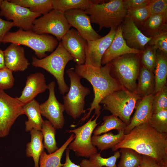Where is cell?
I'll use <instances>...</instances> for the list:
<instances>
[{"label": "cell", "instance_id": "1", "mask_svg": "<svg viewBox=\"0 0 167 167\" xmlns=\"http://www.w3.org/2000/svg\"><path fill=\"white\" fill-rule=\"evenodd\" d=\"M130 148L152 158L162 167H167V134L159 132L148 122L134 127L112 149Z\"/></svg>", "mask_w": 167, "mask_h": 167}, {"label": "cell", "instance_id": "2", "mask_svg": "<svg viewBox=\"0 0 167 167\" xmlns=\"http://www.w3.org/2000/svg\"><path fill=\"white\" fill-rule=\"evenodd\" d=\"M74 69L81 78H84L90 83L93 87L94 96L90 107L85 109L86 111L88 110V112L79 122L88 119L93 110H95V115H100L101 101L114 92L124 88L110 74L109 63L99 68L85 64H76Z\"/></svg>", "mask_w": 167, "mask_h": 167}, {"label": "cell", "instance_id": "3", "mask_svg": "<svg viewBox=\"0 0 167 167\" xmlns=\"http://www.w3.org/2000/svg\"><path fill=\"white\" fill-rule=\"evenodd\" d=\"M89 16L91 23L97 24L100 31L103 28H117L126 16L122 0H111L91 5L84 11Z\"/></svg>", "mask_w": 167, "mask_h": 167}, {"label": "cell", "instance_id": "4", "mask_svg": "<svg viewBox=\"0 0 167 167\" xmlns=\"http://www.w3.org/2000/svg\"><path fill=\"white\" fill-rule=\"evenodd\" d=\"M15 43L28 46L35 52L38 59L46 57V52H52L57 47V39L48 34H38L32 31H26L19 28L17 31L8 32L2 42Z\"/></svg>", "mask_w": 167, "mask_h": 167}, {"label": "cell", "instance_id": "5", "mask_svg": "<svg viewBox=\"0 0 167 167\" xmlns=\"http://www.w3.org/2000/svg\"><path fill=\"white\" fill-rule=\"evenodd\" d=\"M139 54H125L109 63L111 75L124 88L135 93L141 66Z\"/></svg>", "mask_w": 167, "mask_h": 167}, {"label": "cell", "instance_id": "6", "mask_svg": "<svg viewBox=\"0 0 167 167\" xmlns=\"http://www.w3.org/2000/svg\"><path fill=\"white\" fill-rule=\"evenodd\" d=\"M72 60L73 57L60 42L49 55L41 59L33 57L32 65L43 68L52 75L57 80L60 94L64 95L69 89L64 79L65 69L68 62Z\"/></svg>", "mask_w": 167, "mask_h": 167}, {"label": "cell", "instance_id": "7", "mask_svg": "<svg viewBox=\"0 0 167 167\" xmlns=\"http://www.w3.org/2000/svg\"><path fill=\"white\" fill-rule=\"evenodd\" d=\"M142 98L136 93L123 88L107 96L100 104H104L105 109L118 117L127 125L138 101Z\"/></svg>", "mask_w": 167, "mask_h": 167}, {"label": "cell", "instance_id": "8", "mask_svg": "<svg viewBox=\"0 0 167 167\" xmlns=\"http://www.w3.org/2000/svg\"><path fill=\"white\" fill-rule=\"evenodd\" d=\"M70 80V85L68 93L63 95L65 111L74 119L79 118L85 113V97L90 93V88L82 85L81 78L75 72L74 68H71L66 71Z\"/></svg>", "mask_w": 167, "mask_h": 167}, {"label": "cell", "instance_id": "9", "mask_svg": "<svg viewBox=\"0 0 167 167\" xmlns=\"http://www.w3.org/2000/svg\"><path fill=\"white\" fill-rule=\"evenodd\" d=\"M95 114L85 124L76 129L66 131L68 133L74 134L75 138L68 145V148L74 151L76 156L89 158L97 153V149L91 142L92 135L99 123L97 120L100 115L96 116L93 120Z\"/></svg>", "mask_w": 167, "mask_h": 167}, {"label": "cell", "instance_id": "10", "mask_svg": "<svg viewBox=\"0 0 167 167\" xmlns=\"http://www.w3.org/2000/svg\"><path fill=\"white\" fill-rule=\"evenodd\" d=\"M71 27L63 13L53 9L35 19L32 31L38 34H51L60 41Z\"/></svg>", "mask_w": 167, "mask_h": 167}, {"label": "cell", "instance_id": "11", "mask_svg": "<svg viewBox=\"0 0 167 167\" xmlns=\"http://www.w3.org/2000/svg\"><path fill=\"white\" fill-rule=\"evenodd\" d=\"M24 104L0 89V137L7 136L17 118L24 114Z\"/></svg>", "mask_w": 167, "mask_h": 167}, {"label": "cell", "instance_id": "12", "mask_svg": "<svg viewBox=\"0 0 167 167\" xmlns=\"http://www.w3.org/2000/svg\"><path fill=\"white\" fill-rule=\"evenodd\" d=\"M0 9L1 16L12 20L14 26L26 31H32L34 21L41 15L7 0H2Z\"/></svg>", "mask_w": 167, "mask_h": 167}, {"label": "cell", "instance_id": "13", "mask_svg": "<svg viewBox=\"0 0 167 167\" xmlns=\"http://www.w3.org/2000/svg\"><path fill=\"white\" fill-rule=\"evenodd\" d=\"M55 82L52 81L47 85L49 94L47 100L40 105L41 115L45 117L56 129L64 126L65 119L63 115L65 111L63 104L57 100L55 93Z\"/></svg>", "mask_w": 167, "mask_h": 167}, {"label": "cell", "instance_id": "14", "mask_svg": "<svg viewBox=\"0 0 167 167\" xmlns=\"http://www.w3.org/2000/svg\"><path fill=\"white\" fill-rule=\"evenodd\" d=\"M117 29L111 28L104 36L93 41H87L84 64L97 68L102 66V57L113 39Z\"/></svg>", "mask_w": 167, "mask_h": 167}, {"label": "cell", "instance_id": "15", "mask_svg": "<svg viewBox=\"0 0 167 167\" xmlns=\"http://www.w3.org/2000/svg\"><path fill=\"white\" fill-rule=\"evenodd\" d=\"M68 22L75 28L79 34L86 41H93L102 36L93 28L89 16L84 11L75 9L64 13Z\"/></svg>", "mask_w": 167, "mask_h": 167}, {"label": "cell", "instance_id": "16", "mask_svg": "<svg viewBox=\"0 0 167 167\" xmlns=\"http://www.w3.org/2000/svg\"><path fill=\"white\" fill-rule=\"evenodd\" d=\"M64 49L69 53L77 65L84 64L87 41L74 28L70 29L60 41Z\"/></svg>", "mask_w": 167, "mask_h": 167}, {"label": "cell", "instance_id": "17", "mask_svg": "<svg viewBox=\"0 0 167 167\" xmlns=\"http://www.w3.org/2000/svg\"><path fill=\"white\" fill-rule=\"evenodd\" d=\"M121 25L122 36L126 45L131 48L143 51L151 38L145 36L127 16Z\"/></svg>", "mask_w": 167, "mask_h": 167}, {"label": "cell", "instance_id": "18", "mask_svg": "<svg viewBox=\"0 0 167 167\" xmlns=\"http://www.w3.org/2000/svg\"><path fill=\"white\" fill-rule=\"evenodd\" d=\"M47 89V85L44 75L40 72L31 74L27 77L21 95L16 98L24 105L34 99L38 94L44 92Z\"/></svg>", "mask_w": 167, "mask_h": 167}, {"label": "cell", "instance_id": "19", "mask_svg": "<svg viewBox=\"0 0 167 167\" xmlns=\"http://www.w3.org/2000/svg\"><path fill=\"white\" fill-rule=\"evenodd\" d=\"M121 25L117 28L113 39L102 57L101 65L107 64L122 55L129 54H139L142 51L131 48L126 45L122 36Z\"/></svg>", "mask_w": 167, "mask_h": 167}, {"label": "cell", "instance_id": "20", "mask_svg": "<svg viewBox=\"0 0 167 167\" xmlns=\"http://www.w3.org/2000/svg\"><path fill=\"white\" fill-rule=\"evenodd\" d=\"M3 51L6 67L13 71H24L30 64L25 57L23 47L11 43Z\"/></svg>", "mask_w": 167, "mask_h": 167}, {"label": "cell", "instance_id": "21", "mask_svg": "<svg viewBox=\"0 0 167 167\" xmlns=\"http://www.w3.org/2000/svg\"><path fill=\"white\" fill-rule=\"evenodd\" d=\"M153 96V94H151L144 96L137 102L134 114L124 131L125 134L128 133L136 126L148 122L152 114Z\"/></svg>", "mask_w": 167, "mask_h": 167}, {"label": "cell", "instance_id": "22", "mask_svg": "<svg viewBox=\"0 0 167 167\" xmlns=\"http://www.w3.org/2000/svg\"><path fill=\"white\" fill-rule=\"evenodd\" d=\"M140 30L146 37L152 38L167 32V13L150 16Z\"/></svg>", "mask_w": 167, "mask_h": 167}, {"label": "cell", "instance_id": "23", "mask_svg": "<svg viewBox=\"0 0 167 167\" xmlns=\"http://www.w3.org/2000/svg\"><path fill=\"white\" fill-rule=\"evenodd\" d=\"M23 112L28 118L25 122V131H30L32 129L41 131L44 120L41 117L39 102L34 99L24 104Z\"/></svg>", "mask_w": 167, "mask_h": 167}, {"label": "cell", "instance_id": "24", "mask_svg": "<svg viewBox=\"0 0 167 167\" xmlns=\"http://www.w3.org/2000/svg\"><path fill=\"white\" fill-rule=\"evenodd\" d=\"M137 79L136 93L142 98L154 94L155 81L153 72L141 65Z\"/></svg>", "mask_w": 167, "mask_h": 167}, {"label": "cell", "instance_id": "25", "mask_svg": "<svg viewBox=\"0 0 167 167\" xmlns=\"http://www.w3.org/2000/svg\"><path fill=\"white\" fill-rule=\"evenodd\" d=\"M30 132L31 141L26 144V155L28 157L32 158L34 167H39L40 155L44 149L42 134L41 131L35 129H32Z\"/></svg>", "mask_w": 167, "mask_h": 167}, {"label": "cell", "instance_id": "26", "mask_svg": "<svg viewBox=\"0 0 167 167\" xmlns=\"http://www.w3.org/2000/svg\"><path fill=\"white\" fill-rule=\"evenodd\" d=\"M75 138L72 133L62 146L54 153L47 154L44 151L41 153L39 161V167H60L63 164L61 163L63 154L70 143Z\"/></svg>", "mask_w": 167, "mask_h": 167}, {"label": "cell", "instance_id": "27", "mask_svg": "<svg viewBox=\"0 0 167 167\" xmlns=\"http://www.w3.org/2000/svg\"><path fill=\"white\" fill-rule=\"evenodd\" d=\"M101 0H53V9L64 13L69 10L79 9L84 11L91 5L106 2Z\"/></svg>", "mask_w": 167, "mask_h": 167}, {"label": "cell", "instance_id": "28", "mask_svg": "<svg viewBox=\"0 0 167 167\" xmlns=\"http://www.w3.org/2000/svg\"><path fill=\"white\" fill-rule=\"evenodd\" d=\"M156 57V64L154 72L155 81L154 94L166 85L167 77V54L157 49Z\"/></svg>", "mask_w": 167, "mask_h": 167}, {"label": "cell", "instance_id": "29", "mask_svg": "<svg viewBox=\"0 0 167 167\" xmlns=\"http://www.w3.org/2000/svg\"><path fill=\"white\" fill-rule=\"evenodd\" d=\"M125 135L122 131L118 132L116 135L110 132L101 135H94L92 136L91 142L93 146L101 151L112 149L122 140Z\"/></svg>", "mask_w": 167, "mask_h": 167}, {"label": "cell", "instance_id": "30", "mask_svg": "<svg viewBox=\"0 0 167 167\" xmlns=\"http://www.w3.org/2000/svg\"><path fill=\"white\" fill-rule=\"evenodd\" d=\"M120 156V151H115L114 155L108 158L102 157L101 153H97L89 157V159H83L81 161L80 167H117L118 159Z\"/></svg>", "mask_w": 167, "mask_h": 167}, {"label": "cell", "instance_id": "31", "mask_svg": "<svg viewBox=\"0 0 167 167\" xmlns=\"http://www.w3.org/2000/svg\"><path fill=\"white\" fill-rule=\"evenodd\" d=\"M12 3L28 8L34 13L45 15L53 9V0H11Z\"/></svg>", "mask_w": 167, "mask_h": 167}, {"label": "cell", "instance_id": "32", "mask_svg": "<svg viewBox=\"0 0 167 167\" xmlns=\"http://www.w3.org/2000/svg\"><path fill=\"white\" fill-rule=\"evenodd\" d=\"M103 122L96 128L93 131L94 135H99L113 130L118 132L124 131L127 125L118 117L111 115L104 116L103 118Z\"/></svg>", "mask_w": 167, "mask_h": 167}, {"label": "cell", "instance_id": "33", "mask_svg": "<svg viewBox=\"0 0 167 167\" xmlns=\"http://www.w3.org/2000/svg\"><path fill=\"white\" fill-rule=\"evenodd\" d=\"M56 129L49 121H44L41 131L44 148L46 149L48 154L52 153L59 149L55 139Z\"/></svg>", "mask_w": 167, "mask_h": 167}, {"label": "cell", "instance_id": "34", "mask_svg": "<svg viewBox=\"0 0 167 167\" xmlns=\"http://www.w3.org/2000/svg\"><path fill=\"white\" fill-rule=\"evenodd\" d=\"M120 159L118 167H139L142 161V155L132 149L120 148Z\"/></svg>", "mask_w": 167, "mask_h": 167}, {"label": "cell", "instance_id": "35", "mask_svg": "<svg viewBox=\"0 0 167 167\" xmlns=\"http://www.w3.org/2000/svg\"><path fill=\"white\" fill-rule=\"evenodd\" d=\"M157 50L154 46L147 44L144 50L139 54L141 65L153 73L156 64Z\"/></svg>", "mask_w": 167, "mask_h": 167}, {"label": "cell", "instance_id": "36", "mask_svg": "<svg viewBox=\"0 0 167 167\" xmlns=\"http://www.w3.org/2000/svg\"><path fill=\"white\" fill-rule=\"evenodd\" d=\"M150 15L149 5L127 11V16L132 19L134 24L139 30Z\"/></svg>", "mask_w": 167, "mask_h": 167}, {"label": "cell", "instance_id": "37", "mask_svg": "<svg viewBox=\"0 0 167 167\" xmlns=\"http://www.w3.org/2000/svg\"><path fill=\"white\" fill-rule=\"evenodd\" d=\"M148 122L157 131L167 134V110L152 113Z\"/></svg>", "mask_w": 167, "mask_h": 167}, {"label": "cell", "instance_id": "38", "mask_svg": "<svg viewBox=\"0 0 167 167\" xmlns=\"http://www.w3.org/2000/svg\"><path fill=\"white\" fill-rule=\"evenodd\" d=\"M152 113L167 110V86L166 85L153 95L152 102Z\"/></svg>", "mask_w": 167, "mask_h": 167}, {"label": "cell", "instance_id": "39", "mask_svg": "<svg viewBox=\"0 0 167 167\" xmlns=\"http://www.w3.org/2000/svg\"><path fill=\"white\" fill-rule=\"evenodd\" d=\"M13 71L5 67L0 69V89L4 90L11 88L14 85L15 79Z\"/></svg>", "mask_w": 167, "mask_h": 167}, {"label": "cell", "instance_id": "40", "mask_svg": "<svg viewBox=\"0 0 167 167\" xmlns=\"http://www.w3.org/2000/svg\"><path fill=\"white\" fill-rule=\"evenodd\" d=\"M147 44L167 54V32L151 38Z\"/></svg>", "mask_w": 167, "mask_h": 167}, {"label": "cell", "instance_id": "41", "mask_svg": "<svg viewBox=\"0 0 167 167\" xmlns=\"http://www.w3.org/2000/svg\"><path fill=\"white\" fill-rule=\"evenodd\" d=\"M149 6L150 16L167 13V0H151Z\"/></svg>", "mask_w": 167, "mask_h": 167}, {"label": "cell", "instance_id": "42", "mask_svg": "<svg viewBox=\"0 0 167 167\" xmlns=\"http://www.w3.org/2000/svg\"><path fill=\"white\" fill-rule=\"evenodd\" d=\"M151 0H122L125 9L128 11L148 6Z\"/></svg>", "mask_w": 167, "mask_h": 167}, {"label": "cell", "instance_id": "43", "mask_svg": "<svg viewBox=\"0 0 167 167\" xmlns=\"http://www.w3.org/2000/svg\"><path fill=\"white\" fill-rule=\"evenodd\" d=\"M14 26L12 22L6 21L0 18V44L6 34Z\"/></svg>", "mask_w": 167, "mask_h": 167}, {"label": "cell", "instance_id": "44", "mask_svg": "<svg viewBox=\"0 0 167 167\" xmlns=\"http://www.w3.org/2000/svg\"><path fill=\"white\" fill-rule=\"evenodd\" d=\"M142 157L139 167H162L149 156L142 155Z\"/></svg>", "mask_w": 167, "mask_h": 167}, {"label": "cell", "instance_id": "45", "mask_svg": "<svg viewBox=\"0 0 167 167\" xmlns=\"http://www.w3.org/2000/svg\"><path fill=\"white\" fill-rule=\"evenodd\" d=\"M66 159L64 163L60 167H80L79 165L75 164L72 161L70 157V150L67 148L66 149Z\"/></svg>", "mask_w": 167, "mask_h": 167}, {"label": "cell", "instance_id": "46", "mask_svg": "<svg viewBox=\"0 0 167 167\" xmlns=\"http://www.w3.org/2000/svg\"><path fill=\"white\" fill-rule=\"evenodd\" d=\"M5 67L3 51L0 49V69L4 68Z\"/></svg>", "mask_w": 167, "mask_h": 167}, {"label": "cell", "instance_id": "47", "mask_svg": "<svg viewBox=\"0 0 167 167\" xmlns=\"http://www.w3.org/2000/svg\"><path fill=\"white\" fill-rule=\"evenodd\" d=\"M2 0H0V6L1 5V3H2Z\"/></svg>", "mask_w": 167, "mask_h": 167}]
</instances>
